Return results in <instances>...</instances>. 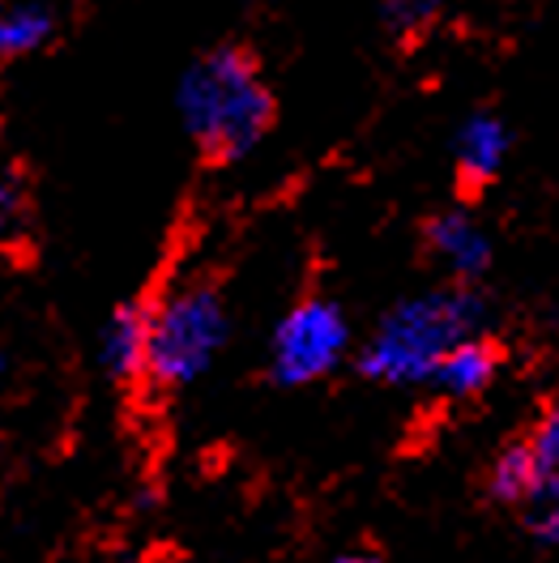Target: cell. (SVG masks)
Wrapping results in <instances>:
<instances>
[{
    "instance_id": "obj_1",
    "label": "cell",
    "mask_w": 559,
    "mask_h": 563,
    "mask_svg": "<svg viewBox=\"0 0 559 563\" xmlns=\"http://www.w3.org/2000/svg\"><path fill=\"white\" fill-rule=\"evenodd\" d=\"M179 120L210 167L248 158L274 129V90L244 47H210L179 77Z\"/></svg>"
},
{
    "instance_id": "obj_2",
    "label": "cell",
    "mask_w": 559,
    "mask_h": 563,
    "mask_svg": "<svg viewBox=\"0 0 559 563\" xmlns=\"http://www.w3.org/2000/svg\"><path fill=\"white\" fill-rule=\"evenodd\" d=\"M483 329H487V303L474 286L453 282L427 295H410L397 308H388L381 324L368 333L359 351V372L393 388L427 385L440 358L465 338H479Z\"/></svg>"
},
{
    "instance_id": "obj_3",
    "label": "cell",
    "mask_w": 559,
    "mask_h": 563,
    "mask_svg": "<svg viewBox=\"0 0 559 563\" xmlns=\"http://www.w3.org/2000/svg\"><path fill=\"white\" fill-rule=\"evenodd\" d=\"M231 312L222 290L206 278L175 282L158 299H150V351L145 385L179 393L210 376L213 358L227 346Z\"/></svg>"
},
{
    "instance_id": "obj_4",
    "label": "cell",
    "mask_w": 559,
    "mask_h": 563,
    "mask_svg": "<svg viewBox=\"0 0 559 563\" xmlns=\"http://www.w3.org/2000/svg\"><path fill=\"white\" fill-rule=\"evenodd\" d=\"M350 351V320L342 303L313 295L299 299L286 317L274 324L270 338V372L282 388H308L338 372Z\"/></svg>"
},
{
    "instance_id": "obj_5",
    "label": "cell",
    "mask_w": 559,
    "mask_h": 563,
    "mask_svg": "<svg viewBox=\"0 0 559 563\" xmlns=\"http://www.w3.org/2000/svg\"><path fill=\"white\" fill-rule=\"evenodd\" d=\"M427 252L461 286H474L491 269V256H495L487 227L465 210H445L427 222Z\"/></svg>"
},
{
    "instance_id": "obj_6",
    "label": "cell",
    "mask_w": 559,
    "mask_h": 563,
    "mask_svg": "<svg viewBox=\"0 0 559 563\" xmlns=\"http://www.w3.org/2000/svg\"><path fill=\"white\" fill-rule=\"evenodd\" d=\"M513 150V133L495 111H474L461 120L453 141L457 154V179L465 188H487L491 179H500L504 163Z\"/></svg>"
},
{
    "instance_id": "obj_7",
    "label": "cell",
    "mask_w": 559,
    "mask_h": 563,
    "mask_svg": "<svg viewBox=\"0 0 559 563\" xmlns=\"http://www.w3.org/2000/svg\"><path fill=\"white\" fill-rule=\"evenodd\" d=\"M145 351H150V303L145 299L120 303L99 333L103 372L120 385H138L145 380Z\"/></svg>"
},
{
    "instance_id": "obj_8",
    "label": "cell",
    "mask_w": 559,
    "mask_h": 563,
    "mask_svg": "<svg viewBox=\"0 0 559 563\" xmlns=\"http://www.w3.org/2000/svg\"><path fill=\"white\" fill-rule=\"evenodd\" d=\"M500 367H504L500 346L491 342L487 333H479V338H465L461 346H453L440 358V367L431 372L427 388L440 393V397H453V401H470V397H479V393H487L495 385Z\"/></svg>"
},
{
    "instance_id": "obj_9",
    "label": "cell",
    "mask_w": 559,
    "mask_h": 563,
    "mask_svg": "<svg viewBox=\"0 0 559 563\" xmlns=\"http://www.w3.org/2000/svg\"><path fill=\"white\" fill-rule=\"evenodd\" d=\"M547 461L538 457V449L529 444V435L508 440L487 470V492L495 504H508V508H525V499L538 492V483L547 478Z\"/></svg>"
},
{
    "instance_id": "obj_10",
    "label": "cell",
    "mask_w": 559,
    "mask_h": 563,
    "mask_svg": "<svg viewBox=\"0 0 559 563\" xmlns=\"http://www.w3.org/2000/svg\"><path fill=\"white\" fill-rule=\"evenodd\" d=\"M56 38V9L43 0H9L0 4V60L35 56Z\"/></svg>"
},
{
    "instance_id": "obj_11",
    "label": "cell",
    "mask_w": 559,
    "mask_h": 563,
    "mask_svg": "<svg viewBox=\"0 0 559 563\" xmlns=\"http://www.w3.org/2000/svg\"><path fill=\"white\" fill-rule=\"evenodd\" d=\"M525 529L542 542V547H559V465L538 483V492L525 499Z\"/></svg>"
},
{
    "instance_id": "obj_12",
    "label": "cell",
    "mask_w": 559,
    "mask_h": 563,
    "mask_svg": "<svg viewBox=\"0 0 559 563\" xmlns=\"http://www.w3.org/2000/svg\"><path fill=\"white\" fill-rule=\"evenodd\" d=\"M440 13V0H381V18L393 35H419Z\"/></svg>"
},
{
    "instance_id": "obj_13",
    "label": "cell",
    "mask_w": 559,
    "mask_h": 563,
    "mask_svg": "<svg viewBox=\"0 0 559 563\" xmlns=\"http://www.w3.org/2000/svg\"><path fill=\"white\" fill-rule=\"evenodd\" d=\"M22 218H26V179L9 163H0V235L13 231Z\"/></svg>"
},
{
    "instance_id": "obj_14",
    "label": "cell",
    "mask_w": 559,
    "mask_h": 563,
    "mask_svg": "<svg viewBox=\"0 0 559 563\" xmlns=\"http://www.w3.org/2000/svg\"><path fill=\"white\" fill-rule=\"evenodd\" d=\"M525 435H529V444L538 449V457L547 461V470H556L559 465V397L547 406V415L538 419V427L525 431Z\"/></svg>"
},
{
    "instance_id": "obj_15",
    "label": "cell",
    "mask_w": 559,
    "mask_h": 563,
    "mask_svg": "<svg viewBox=\"0 0 559 563\" xmlns=\"http://www.w3.org/2000/svg\"><path fill=\"white\" fill-rule=\"evenodd\" d=\"M329 563H381V555H372V551H342V555H333Z\"/></svg>"
},
{
    "instance_id": "obj_16",
    "label": "cell",
    "mask_w": 559,
    "mask_h": 563,
    "mask_svg": "<svg viewBox=\"0 0 559 563\" xmlns=\"http://www.w3.org/2000/svg\"><path fill=\"white\" fill-rule=\"evenodd\" d=\"M4 372H9V354H4V346H0V380H4Z\"/></svg>"
}]
</instances>
